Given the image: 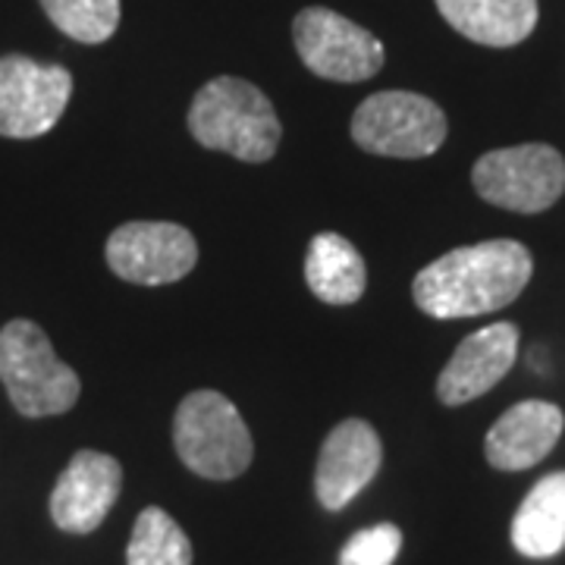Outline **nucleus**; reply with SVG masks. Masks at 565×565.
Returning <instances> with one entry per match:
<instances>
[{
    "mask_svg": "<svg viewBox=\"0 0 565 565\" xmlns=\"http://www.w3.org/2000/svg\"><path fill=\"white\" fill-rule=\"evenodd\" d=\"M185 122L202 148L233 154L245 163L270 161L280 148L282 126L270 98L258 85L236 76L204 82Z\"/></svg>",
    "mask_w": 565,
    "mask_h": 565,
    "instance_id": "f03ea898",
    "label": "nucleus"
},
{
    "mask_svg": "<svg viewBox=\"0 0 565 565\" xmlns=\"http://www.w3.org/2000/svg\"><path fill=\"white\" fill-rule=\"evenodd\" d=\"M195 264L199 243L180 223H122L107 239V267L126 282L167 286L189 277Z\"/></svg>",
    "mask_w": 565,
    "mask_h": 565,
    "instance_id": "1a4fd4ad",
    "label": "nucleus"
},
{
    "mask_svg": "<svg viewBox=\"0 0 565 565\" xmlns=\"http://www.w3.org/2000/svg\"><path fill=\"white\" fill-rule=\"evenodd\" d=\"M126 565H192V544L173 522V515L158 505H148L132 525Z\"/></svg>",
    "mask_w": 565,
    "mask_h": 565,
    "instance_id": "f3484780",
    "label": "nucleus"
},
{
    "mask_svg": "<svg viewBox=\"0 0 565 565\" xmlns=\"http://www.w3.org/2000/svg\"><path fill=\"white\" fill-rule=\"evenodd\" d=\"M73 98L70 70L22 54L0 57V136L39 139L51 132Z\"/></svg>",
    "mask_w": 565,
    "mask_h": 565,
    "instance_id": "6e6552de",
    "label": "nucleus"
},
{
    "mask_svg": "<svg viewBox=\"0 0 565 565\" xmlns=\"http://www.w3.org/2000/svg\"><path fill=\"white\" fill-rule=\"evenodd\" d=\"M384 462V446L377 430L362 418L340 422L321 446L315 493L327 512H340L352 503L364 487L374 481Z\"/></svg>",
    "mask_w": 565,
    "mask_h": 565,
    "instance_id": "9b49d317",
    "label": "nucleus"
},
{
    "mask_svg": "<svg viewBox=\"0 0 565 565\" xmlns=\"http://www.w3.org/2000/svg\"><path fill=\"white\" fill-rule=\"evenodd\" d=\"M0 384L25 418L63 415L79 403V374L57 359L47 333L35 321L3 323L0 330Z\"/></svg>",
    "mask_w": 565,
    "mask_h": 565,
    "instance_id": "7ed1b4c3",
    "label": "nucleus"
},
{
    "mask_svg": "<svg viewBox=\"0 0 565 565\" xmlns=\"http://www.w3.org/2000/svg\"><path fill=\"white\" fill-rule=\"evenodd\" d=\"M47 20L82 44H102L120 25V0H41Z\"/></svg>",
    "mask_w": 565,
    "mask_h": 565,
    "instance_id": "a211bd4d",
    "label": "nucleus"
},
{
    "mask_svg": "<svg viewBox=\"0 0 565 565\" xmlns=\"http://www.w3.org/2000/svg\"><path fill=\"white\" fill-rule=\"evenodd\" d=\"M440 104L415 92H377L364 98L352 117V139L367 154L381 158H430L446 141Z\"/></svg>",
    "mask_w": 565,
    "mask_h": 565,
    "instance_id": "39448f33",
    "label": "nucleus"
},
{
    "mask_svg": "<svg viewBox=\"0 0 565 565\" xmlns=\"http://www.w3.org/2000/svg\"><path fill=\"white\" fill-rule=\"evenodd\" d=\"M534 274V258L515 239L462 245L430 262L412 282V299L427 318H478L512 305Z\"/></svg>",
    "mask_w": 565,
    "mask_h": 565,
    "instance_id": "f257e3e1",
    "label": "nucleus"
},
{
    "mask_svg": "<svg viewBox=\"0 0 565 565\" xmlns=\"http://www.w3.org/2000/svg\"><path fill=\"white\" fill-rule=\"evenodd\" d=\"M459 35L487 47H512L534 32L537 0H434Z\"/></svg>",
    "mask_w": 565,
    "mask_h": 565,
    "instance_id": "4468645a",
    "label": "nucleus"
},
{
    "mask_svg": "<svg viewBox=\"0 0 565 565\" xmlns=\"http://www.w3.org/2000/svg\"><path fill=\"white\" fill-rule=\"evenodd\" d=\"M565 415L559 405L544 399H525L500 415V422L487 430L484 456L500 471H525L544 462L559 444Z\"/></svg>",
    "mask_w": 565,
    "mask_h": 565,
    "instance_id": "ddd939ff",
    "label": "nucleus"
},
{
    "mask_svg": "<svg viewBox=\"0 0 565 565\" xmlns=\"http://www.w3.org/2000/svg\"><path fill=\"white\" fill-rule=\"evenodd\" d=\"M122 487V465L98 452L79 449L57 478L51 493V519L66 534H92L98 531L107 512L114 509Z\"/></svg>",
    "mask_w": 565,
    "mask_h": 565,
    "instance_id": "9d476101",
    "label": "nucleus"
},
{
    "mask_svg": "<svg viewBox=\"0 0 565 565\" xmlns=\"http://www.w3.org/2000/svg\"><path fill=\"white\" fill-rule=\"evenodd\" d=\"M519 355V327L509 321L490 323L465 337L456 355L437 377V396L444 405H465L503 381Z\"/></svg>",
    "mask_w": 565,
    "mask_h": 565,
    "instance_id": "f8f14e48",
    "label": "nucleus"
},
{
    "mask_svg": "<svg viewBox=\"0 0 565 565\" xmlns=\"http://www.w3.org/2000/svg\"><path fill=\"white\" fill-rule=\"evenodd\" d=\"M305 282L327 305L359 302L367 286L362 252L340 233H318L305 255Z\"/></svg>",
    "mask_w": 565,
    "mask_h": 565,
    "instance_id": "dca6fc26",
    "label": "nucleus"
},
{
    "mask_svg": "<svg viewBox=\"0 0 565 565\" xmlns=\"http://www.w3.org/2000/svg\"><path fill=\"white\" fill-rule=\"evenodd\" d=\"M512 544L527 559H550L565 550V471H553L531 487L515 519Z\"/></svg>",
    "mask_w": 565,
    "mask_h": 565,
    "instance_id": "2eb2a0df",
    "label": "nucleus"
},
{
    "mask_svg": "<svg viewBox=\"0 0 565 565\" xmlns=\"http://www.w3.org/2000/svg\"><path fill=\"white\" fill-rule=\"evenodd\" d=\"M478 195L493 207L515 214H541L563 199L565 158L553 145H515L497 148L478 158L471 170Z\"/></svg>",
    "mask_w": 565,
    "mask_h": 565,
    "instance_id": "423d86ee",
    "label": "nucleus"
},
{
    "mask_svg": "<svg viewBox=\"0 0 565 565\" xmlns=\"http://www.w3.org/2000/svg\"><path fill=\"white\" fill-rule=\"evenodd\" d=\"M399 550H403V531L390 522H381L345 541L340 565H393Z\"/></svg>",
    "mask_w": 565,
    "mask_h": 565,
    "instance_id": "6ab92c4d",
    "label": "nucleus"
},
{
    "mask_svg": "<svg viewBox=\"0 0 565 565\" xmlns=\"http://www.w3.org/2000/svg\"><path fill=\"white\" fill-rule=\"evenodd\" d=\"M173 446L182 465L207 481H233L248 471L255 444L239 408L217 390H195L177 408Z\"/></svg>",
    "mask_w": 565,
    "mask_h": 565,
    "instance_id": "20e7f679",
    "label": "nucleus"
},
{
    "mask_svg": "<svg viewBox=\"0 0 565 565\" xmlns=\"http://www.w3.org/2000/svg\"><path fill=\"white\" fill-rule=\"evenodd\" d=\"M292 41L305 66L330 82L371 79L381 73L386 61L377 35L327 7L302 10L292 22Z\"/></svg>",
    "mask_w": 565,
    "mask_h": 565,
    "instance_id": "0eeeda50",
    "label": "nucleus"
}]
</instances>
